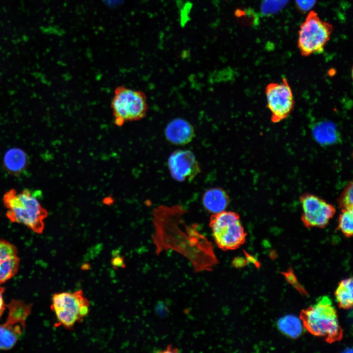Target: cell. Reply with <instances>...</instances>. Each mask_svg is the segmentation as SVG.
<instances>
[{"mask_svg": "<svg viewBox=\"0 0 353 353\" xmlns=\"http://www.w3.org/2000/svg\"><path fill=\"white\" fill-rule=\"evenodd\" d=\"M2 202L5 216L11 223L22 224L38 234L43 233L48 212L30 190L18 192L10 189L4 193Z\"/></svg>", "mask_w": 353, "mask_h": 353, "instance_id": "obj_1", "label": "cell"}, {"mask_svg": "<svg viewBox=\"0 0 353 353\" xmlns=\"http://www.w3.org/2000/svg\"><path fill=\"white\" fill-rule=\"evenodd\" d=\"M300 318L311 334L323 337L329 343L340 341L343 337L336 310L327 296L320 297L315 304L302 310Z\"/></svg>", "mask_w": 353, "mask_h": 353, "instance_id": "obj_2", "label": "cell"}, {"mask_svg": "<svg viewBox=\"0 0 353 353\" xmlns=\"http://www.w3.org/2000/svg\"><path fill=\"white\" fill-rule=\"evenodd\" d=\"M110 106L114 123L119 127L126 122L143 119L148 110L145 94L142 91L123 85L118 86L115 89Z\"/></svg>", "mask_w": 353, "mask_h": 353, "instance_id": "obj_3", "label": "cell"}, {"mask_svg": "<svg viewBox=\"0 0 353 353\" xmlns=\"http://www.w3.org/2000/svg\"><path fill=\"white\" fill-rule=\"evenodd\" d=\"M50 308L55 315V326L71 330L88 314L90 302L82 290L55 293Z\"/></svg>", "mask_w": 353, "mask_h": 353, "instance_id": "obj_4", "label": "cell"}, {"mask_svg": "<svg viewBox=\"0 0 353 353\" xmlns=\"http://www.w3.org/2000/svg\"><path fill=\"white\" fill-rule=\"evenodd\" d=\"M209 226L216 244L223 251L235 250L246 241L247 233L236 212L223 211L213 214Z\"/></svg>", "mask_w": 353, "mask_h": 353, "instance_id": "obj_5", "label": "cell"}, {"mask_svg": "<svg viewBox=\"0 0 353 353\" xmlns=\"http://www.w3.org/2000/svg\"><path fill=\"white\" fill-rule=\"evenodd\" d=\"M332 31V25L321 19L314 11L309 12L299 31L298 47L301 55L322 53Z\"/></svg>", "mask_w": 353, "mask_h": 353, "instance_id": "obj_6", "label": "cell"}, {"mask_svg": "<svg viewBox=\"0 0 353 353\" xmlns=\"http://www.w3.org/2000/svg\"><path fill=\"white\" fill-rule=\"evenodd\" d=\"M8 314L5 322L0 325V350L12 348L23 334L26 321L31 311V304L12 299L6 305Z\"/></svg>", "mask_w": 353, "mask_h": 353, "instance_id": "obj_7", "label": "cell"}, {"mask_svg": "<svg viewBox=\"0 0 353 353\" xmlns=\"http://www.w3.org/2000/svg\"><path fill=\"white\" fill-rule=\"evenodd\" d=\"M265 93L271 121L277 123L287 118L295 105L293 92L287 79L283 77L280 82L268 84Z\"/></svg>", "mask_w": 353, "mask_h": 353, "instance_id": "obj_8", "label": "cell"}, {"mask_svg": "<svg viewBox=\"0 0 353 353\" xmlns=\"http://www.w3.org/2000/svg\"><path fill=\"white\" fill-rule=\"evenodd\" d=\"M300 201L302 220L307 227H324L335 213L333 205L315 195L305 194L301 196Z\"/></svg>", "mask_w": 353, "mask_h": 353, "instance_id": "obj_9", "label": "cell"}, {"mask_svg": "<svg viewBox=\"0 0 353 353\" xmlns=\"http://www.w3.org/2000/svg\"><path fill=\"white\" fill-rule=\"evenodd\" d=\"M168 163L173 178L179 182L192 180L201 172L195 156L189 150L174 151L170 155Z\"/></svg>", "mask_w": 353, "mask_h": 353, "instance_id": "obj_10", "label": "cell"}, {"mask_svg": "<svg viewBox=\"0 0 353 353\" xmlns=\"http://www.w3.org/2000/svg\"><path fill=\"white\" fill-rule=\"evenodd\" d=\"M20 260L17 247L10 242L0 239V285L17 273Z\"/></svg>", "mask_w": 353, "mask_h": 353, "instance_id": "obj_11", "label": "cell"}, {"mask_svg": "<svg viewBox=\"0 0 353 353\" xmlns=\"http://www.w3.org/2000/svg\"><path fill=\"white\" fill-rule=\"evenodd\" d=\"M195 135L193 126L187 121L176 118L170 121L165 129V136L171 143L184 145L190 143Z\"/></svg>", "mask_w": 353, "mask_h": 353, "instance_id": "obj_12", "label": "cell"}, {"mask_svg": "<svg viewBox=\"0 0 353 353\" xmlns=\"http://www.w3.org/2000/svg\"><path fill=\"white\" fill-rule=\"evenodd\" d=\"M29 157L26 152L18 147L7 150L3 156V165L6 172L11 175L19 176L27 169Z\"/></svg>", "mask_w": 353, "mask_h": 353, "instance_id": "obj_13", "label": "cell"}, {"mask_svg": "<svg viewBox=\"0 0 353 353\" xmlns=\"http://www.w3.org/2000/svg\"><path fill=\"white\" fill-rule=\"evenodd\" d=\"M312 132L315 140L323 146L334 144L340 139L336 126L328 121L314 123L312 126Z\"/></svg>", "mask_w": 353, "mask_h": 353, "instance_id": "obj_14", "label": "cell"}, {"mask_svg": "<svg viewBox=\"0 0 353 353\" xmlns=\"http://www.w3.org/2000/svg\"><path fill=\"white\" fill-rule=\"evenodd\" d=\"M229 202V199L226 192L222 188H213L207 190L202 197L204 208L213 214L225 210Z\"/></svg>", "mask_w": 353, "mask_h": 353, "instance_id": "obj_15", "label": "cell"}, {"mask_svg": "<svg viewBox=\"0 0 353 353\" xmlns=\"http://www.w3.org/2000/svg\"><path fill=\"white\" fill-rule=\"evenodd\" d=\"M279 330L287 337L296 339L302 334L303 323L300 318L293 315H286L279 318L277 323Z\"/></svg>", "mask_w": 353, "mask_h": 353, "instance_id": "obj_16", "label": "cell"}, {"mask_svg": "<svg viewBox=\"0 0 353 353\" xmlns=\"http://www.w3.org/2000/svg\"><path fill=\"white\" fill-rule=\"evenodd\" d=\"M353 278L349 277L342 280L338 285L335 296L338 306L348 309L352 307L353 303Z\"/></svg>", "mask_w": 353, "mask_h": 353, "instance_id": "obj_17", "label": "cell"}, {"mask_svg": "<svg viewBox=\"0 0 353 353\" xmlns=\"http://www.w3.org/2000/svg\"><path fill=\"white\" fill-rule=\"evenodd\" d=\"M338 228L348 238H350L353 235V208L342 209L339 217Z\"/></svg>", "mask_w": 353, "mask_h": 353, "instance_id": "obj_18", "label": "cell"}, {"mask_svg": "<svg viewBox=\"0 0 353 353\" xmlns=\"http://www.w3.org/2000/svg\"><path fill=\"white\" fill-rule=\"evenodd\" d=\"M353 183L351 181L346 186L338 200L339 204L342 209L353 208Z\"/></svg>", "mask_w": 353, "mask_h": 353, "instance_id": "obj_19", "label": "cell"}, {"mask_svg": "<svg viewBox=\"0 0 353 353\" xmlns=\"http://www.w3.org/2000/svg\"><path fill=\"white\" fill-rule=\"evenodd\" d=\"M282 274H284V276L285 277L288 281L293 285L295 288L298 290L300 292L304 294H306L305 290L303 288V287H302L298 281L296 276L294 274L293 270L291 268H290L287 272L284 273L283 272Z\"/></svg>", "mask_w": 353, "mask_h": 353, "instance_id": "obj_20", "label": "cell"}, {"mask_svg": "<svg viewBox=\"0 0 353 353\" xmlns=\"http://www.w3.org/2000/svg\"><path fill=\"white\" fill-rule=\"evenodd\" d=\"M316 0H296L299 8L303 11H308L311 8L315 3Z\"/></svg>", "mask_w": 353, "mask_h": 353, "instance_id": "obj_21", "label": "cell"}, {"mask_svg": "<svg viewBox=\"0 0 353 353\" xmlns=\"http://www.w3.org/2000/svg\"><path fill=\"white\" fill-rule=\"evenodd\" d=\"M5 291V288L0 285V318L6 309V304L5 303L3 299V293Z\"/></svg>", "mask_w": 353, "mask_h": 353, "instance_id": "obj_22", "label": "cell"}, {"mask_svg": "<svg viewBox=\"0 0 353 353\" xmlns=\"http://www.w3.org/2000/svg\"><path fill=\"white\" fill-rule=\"evenodd\" d=\"M248 262V261L247 259H245L242 257H236L235 258L233 261V265L235 266V267H241L243 266H244L246 263Z\"/></svg>", "mask_w": 353, "mask_h": 353, "instance_id": "obj_23", "label": "cell"}, {"mask_svg": "<svg viewBox=\"0 0 353 353\" xmlns=\"http://www.w3.org/2000/svg\"><path fill=\"white\" fill-rule=\"evenodd\" d=\"M124 0H103L105 4L111 8L116 7L123 2Z\"/></svg>", "mask_w": 353, "mask_h": 353, "instance_id": "obj_24", "label": "cell"}, {"mask_svg": "<svg viewBox=\"0 0 353 353\" xmlns=\"http://www.w3.org/2000/svg\"><path fill=\"white\" fill-rule=\"evenodd\" d=\"M112 262L114 266H121L123 263V259L122 257L117 256L113 259Z\"/></svg>", "mask_w": 353, "mask_h": 353, "instance_id": "obj_25", "label": "cell"}, {"mask_svg": "<svg viewBox=\"0 0 353 353\" xmlns=\"http://www.w3.org/2000/svg\"><path fill=\"white\" fill-rule=\"evenodd\" d=\"M114 200L111 196L105 197L102 200V203L103 204L109 206L112 205L114 203Z\"/></svg>", "mask_w": 353, "mask_h": 353, "instance_id": "obj_26", "label": "cell"}]
</instances>
